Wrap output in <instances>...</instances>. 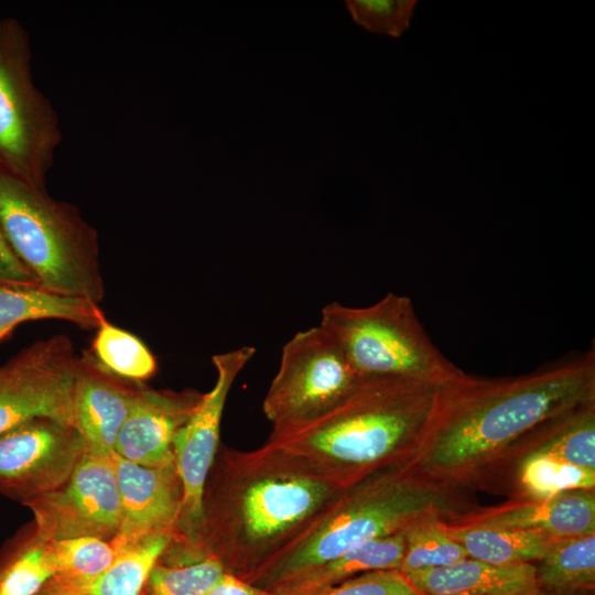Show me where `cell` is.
Returning <instances> with one entry per match:
<instances>
[{"instance_id": "1", "label": "cell", "mask_w": 595, "mask_h": 595, "mask_svg": "<svg viewBox=\"0 0 595 595\" xmlns=\"http://www.w3.org/2000/svg\"><path fill=\"white\" fill-rule=\"evenodd\" d=\"M592 403L594 350L515 378L464 374L446 386L420 450L404 467L444 487L476 479L519 452L543 424Z\"/></svg>"}, {"instance_id": "2", "label": "cell", "mask_w": 595, "mask_h": 595, "mask_svg": "<svg viewBox=\"0 0 595 595\" xmlns=\"http://www.w3.org/2000/svg\"><path fill=\"white\" fill-rule=\"evenodd\" d=\"M343 490L266 444L224 448L206 482L201 553L245 581Z\"/></svg>"}, {"instance_id": "3", "label": "cell", "mask_w": 595, "mask_h": 595, "mask_svg": "<svg viewBox=\"0 0 595 595\" xmlns=\"http://www.w3.org/2000/svg\"><path fill=\"white\" fill-rule=\"evenodd\" d=\"M450 382L363 378L334 408L272 429L264 444L346 489L415 456Z\"/></svg>"}, {"instance_id": "4", "label": "cell", "mask_w": 595, "mask_h": 595, "mask_svg": "<svg viewBox=\"0 0 595 595\" xmlns=\"http://www.w3.org/2000/svg\"><path fill=\"white\" fill-rule=\"evenodd\" d=\"M447 488L401 466L344 489L300 533L245 581L272 591L377 538L452 512Z\"/></svg>"}, {"instance_id": "5", "label": "cell", "mask_w": 595, "mask_h": 595, "mask_svg": "<svg viewBox=\"0 0 595 595\" xmlns=\"http://www.w3.org/2000/svg\"><path fill=\"white\" fill-rule=\"evenodd\" d=\"M0 227L40 285L100 304L99 236L75 205L0 171Z\"/></svg>"}, {"instance_id": "6", "label": "cell", "mask_w": 595, "mask_h": 595, "mask_svg": "<svg viewBox=\"0 0 595 595\" xmlns=\"http://www.w3.org/2000/svg\"><path fill=\"white\" fill-rule=\"evenodd\" d=\"M320 326L363 378L448 382L464 375L433 345L407 296L388 293L364 307L332 302Z\"/></svg>"}, {"instance_id": "7", "label": "cell", "mask_w": 595, "mask_h": 595, "mask_svg": "<svg viewBox=\"0 0 595 595\" xmlns=\"http://www.w3.org/2000/svg\"><path fill=\"white\" fill-rule=\"evenodd\" d=\"M61 141L58 115L33 80L29 34L0 18V171L46 188Z\"/></svg>"}, {"instance_id": "8", "label": "cell", "mask_w": 595, "mask_h": 595, "mask_svg": "<svg viewBox=\"0 0 595 595\" xmlns=\"http://www.w3.org/2000/svg\"><path fill=\"white\" fill-rule=\"evenodd\" d=\"M361 379L320 325L298 332L282 348L264 415L272 429L310 421L344 400Z\"/></svg>"}, {"instance_id": "9", "label": "cell", "mask_w": 595, "mask_h": 595, "mask_svg": "<svg viewBox=\"0 0 595 595\" xmlns=\"http://www.w3.org/2000/svg\"><path fill=\"white\" fill-rule=\"evenodd\" d=\"M256 353L241 346L212 357L216 369L213 388L202 398L173 439L174 466L182 486V505L172 544L185 558H202L201 540L206 482L219 448L220 422L229 390Z\"/></svg>"}, {"instance_id": "10", "label": "cell", "mask_w": 595, "mask_h": 595, "mask_svg": "<svg viewBox=\"0 0 595 595\" xmlns=\"http://www.w3.org/2000/svg\"><path fill=\"white\" fill-rule=\"evenodd\" d=\"M77 365L71 339L54 335L0 366V435L35 419L73 425Z\"/></svg>"}, {"instance_id": "11", "label": "cell", "mask_w": 595, "mask_h": 595, "mask_svg": "<svg viewBox=\"0 0 595 595\" xmlns=\"http://www.w3.org/2000/svg\"><path fill=\"white\" fill-rule=\"evenodd\" d=\"M34 530L45 541L93 537L111 540L121 523L112 455L85 450L67 480L28 504Z\"/></svg>"}, {"instance_id": "12", "label": "cell", "mask_w": 595, "mask_h": 595, "mask_svg": "<svg viewBox=\"0 0 595 595\" xmlns=\"http://www.w3.org/2000/svg\"><path fill=\"white\" fill-rule=\"evenodd\" d=\"M86 450L74 425L35 419L0 435V493L23 505L61 487Z\"/></svg>"}, {"instance_id": "13", "label": "cell", "mask_w": 595, "mask_h": 595, "mask_svg": "<svg viewBox=\"0 0 595 595\" xmlns=\"http://www.w3.org/2000/svg\"><path fill=\"white\" fill-rule=\"evenodd\" d=\"M121 502V523L109 540L119 554L142 540L176 534L182 486L174 464L148 467L112 454ZM174 541V540H173Z\"/></svg>"}, {"instance_id": "14", "label": "cell", "mask_w": 595, "mask_h": 595, "mask_svg": "<svg viewBox=\"0 0 595 595\" xmlns=\"http://www.w3.org/2000/svg\"><path fill=\"white\" fill-rule=\"evenodd\" d=\"M201 398L194 391H158L140 383L113 454L148 467L174 464L173 439Z\"/></svg>"}, {"instance_id": "15", "label": "cell", "mask_w": 595, "mask_h": 595, "mask_svg": "<svg viewBox=\"0 0 595 595\" xmlns=\"http://www.w3.org/2000/svg\"><path fill=\"white\" fill-rule=\"evenodd\" d=\"M140 383L108 371L90 350L78 357L73 396V425L86 448L111 456Z\"/></svg>"}, {"instance_id": "16", "label": "cell", "mask_w": 595, "mask_h": 595, "mask_svg": "<svg viewBox=\"0 0 595 595\" xmlns=\"http://www.w3.org/2000/svg\"><path fill=\"white\" fill-rule=\"evenodd\" d=\"M451 523L544 532L556 538L595 534L594 489L569 490L543 499L513 501L450 517Z\"/></svg>"}, {"instance_id": "17", "label": "cell", "mask_w": 595, "mask_h": 595, "mask_svg": "<svg viewBox=\"0 0 595 595\" xmlns=\"http://www.w3.org/2000/svg\"><path fill=\"white\" fill-rule=\"evenodd\" d=\"M420 595H536L534 563L495 565L466 558L447 566L403 574Z\"/></svg>"}, {"instance_id": "18", "label": "cell", "mask_w": 595, "mask_h": 595, "mask_svg": "<svg viewBox=\"0 0 595 595\" xmlns=\"http://www.w3.org/2000/svg\"><path fill=\"white\" fill-rule=\"evenodd\" d=\"M62 320L83 328H98L106 316L89 300L65 295L39 283L0 281V329H14L26 321Z\"/></svg>"}, {"instance_id": "19", "label": "cell", "mask_w": 595, "mask_h": 595, "mask_svg": "<svg viewBox=\"0 0 595 595\" xmlns=\"http://www.w3.org/2000/svg\"><path fill=\"white\" fill-rule=\"evenodd\" d=\"M404 547V531L366 541L267 592L305 595L366 572L400 570Z\"/></svg>"}, {"instance_id": "20", "label": "cell", "mask_w": 595, "mask_h": 595, "mask_svg": "<svg viewBox=\"0 0 595 595\" xmlns=\"http://www.w3.org/2000/svg\"><path fill=\"white\" fill-rule=\"evenodd\" d=\"M448 534L466 551L468 558L495 565L536 563L563 538L507 528H484L445 522Z\"/></svg>"}, {"instance_id": "21", "label": "cell", "mask_w": 595, "mask_h": 595, "mask_svg": "<svg viewBox=\"0 0 595 595\" xmlns=\"http://www.w3.org/2000/svg\"><path fill=\"white\" fill-rule=\"evenodd\" d=\"M534 565L541 591L591 595L595 587V534L561 539Z\"/></svg>"}, {"instance_id": "22", "label": "cell", "mask_w": 595, "mask_h": 595, "mask_svg": "<svg viewBox=\"0 0 595 595\" xmlns=\"http://www.w3.org/2000/svg\"><path fill=\"white\" fill-rule=\"evenodd\" d=\"M54 564L50 582L88 592L118 555L108 540L83 537L47 541Z\"/></svg>"}, {"instance_id": "23", "label": "cell", "mask_w": 595, "mask_h": 595, "mask_svg": "<svg viewBox=\"0 0 595 595\" xmlns=\"http://www.w3.org/2000/svg\"><path fill=\"white\" fill-rule=\"evenodd\" d=\"M173 540L170 533L155 534L120 552L89 587V595H140Z\"/></svg>"}, {"instance_id": "24", "label": "cell", "mask_w": 595, "mask_h": 595, "mask_svg": "<svg viewBox=\"0 0 595 595\" xmlns=\"http://www.w3.org/2000/svg\"><path fill=\"white\" fill-rule=\"evenodd\" d=\"M0 559V595H36L54 575L47 541L33 530Z\"/></svg>"}, {"instance_id": "25", "label": "cell", "mask_w": 595, "mask_h": 595, "mask_svg": "<svg viewBox=\"0 0 595 595\" xmlns=\"http://www.w3.org/2000/svg\"><path fill=\"white\" fill-rule=\"evenodd\" d=\"M90 353L108 371L137 383L158 369L154 355L139 337L108 321L97 328Z\"/></svg>"}, {"instance_id": "26", "label": "cell", "mask_w": 595, "mask_h": 595, "mask_svg": "<svg viewBox=\"0 0 595 595\" xmlns=\"http://www.w3.org/2000/svg\"><path fill=\"white\" fill-rule=\"evenodd\" d=\"M519 467V484L529 499L550 498L569 490L595 487V470L580 467L534 450L529 440Z\"/></svg>"}, {"instance_id": "27", "label": "cell", "mask_w": 595, "mask_h": 595, "mask_svg": "<svg viewBox=\"0 0 595 595\" xmlns=\"http://www.w3.org/2000/svg\"><path fill=\"white\" fill-rule=\"evenodd\" d=\"M402 574L443 567L468 558L464 548L454 540L442 518L420 520L404 530Z\"/></svg>"}, {"instance_id": "28", "label": "cell", "mask_w": 595, "mask_h": 595, "mask_svg": "<svg viewBox=\"0 0 595 595\" xmlns=\"http://www.w3.org/2000/svg\"><path fill=\"white\" fill-rule=\"evenodd\" d=\"M226 573L215 556L172 565L156 563L150 573L149 595H208Z\"/></svg>"}, {"instance_id": "29", "label": "cell", "mask_w": 595, "mask_h": 595, "mask_svg": "<svg viewBox=\"0 0 595 595\" xmlns=\"http://www.w3.org/2000/svg\"><path fill=\"white\" fill-rule=\"evenodd\" d=\"M353 20L374 33L400 36L410 25L415 0H347Z\"/></svg>"}, {"instance_id": "30", "label": "cell", "mask_w": 595, "mask_h": 595, "mask_svg": "<svg viewBox=\"0 0 595 595\" xmlns=\"http://www.w3.org/2000/svg\"><path fill=\"white\" fill-rule=\"evenodd\" d=\"M262 591V589H261ZM263 595H275L262 591ZM305 595H420L399 570L366 572Z\"/></svg>"}, {"instance_id": "31", "label": "cell", "mask_w": 595, "mask_h": 595, "mask_svg": "<svg viewBox=\"0 0 595 595\" xmlns=\"http://www.w3.org/2000/svg\"><path fill=\"white\" fill-rule=\"evenodd\" d=\"M0 281L37 283L31 272L15 257L0 227Z\"/></svg>"}, {"instance_id": "32", "label": "cell", "mask_w": 595, "mask_h": 595, "mask_svg": "<svg viewBox=\"0 0 595 595\" xmlns=\"http://www.w3.org/2000/svg\"><path fill=\"white\" fill-rule=\"evenodd\" d=\"M208 595H263V592L232 574L225 573Z\"/></svg>"}, {"instance_id": "33", "label": "cell", "mask_w": 595, "mask_h": 595, "mask_svg": "<svg viewBox=\"0 0 595 595\" xmlns=\"http://www.w3.org/2000/svg\"><path fill=\"white\" fill-rule=\"evenodd\" d=\"M36 595H89V593L60 586L48 581Z\"/></svg>"}, {"instance_id": "34", "label": "cell", "mask_w": 595, "mask_h": 595, "mask_svg": "<svg viewBox=\"0 0 595 595\" xmlns=\"http://www.w3.org/2000/svg\"><path fill=\"white\" fill-rule=\"evenodd\" d=\"M13 332V329H0V340L6 338L8 335H10Z\"/></svg>"}, {"instance_id": "35", "label": "cell", "mask_w": 595, "mask_h": 595, "mask_svg": "<svg viewBox=\"0 0 595 595\" xmlns=\"http://www.w3.org/2000/svg\"><path fill=\"white\" fill-rule=\"evenodd\" d=\"M536 595H564V594H556V593H551V592L541 591V592H539V593L536 594Z\"/></svg>"}, {"instance_id": "36", "label": "cell", "mask_w": 595, "mask_h": 595, "mask_svg": "<svg viewBox=\"0 0 595 595\" xmlns=\"http://www.w3.org/2000/svg\"><path fill=\"white\" fill-rule=\"evenodd\" d=\"M140 595H149L148 592L143 589V592Z\"/></svg>"}]
</instances>
